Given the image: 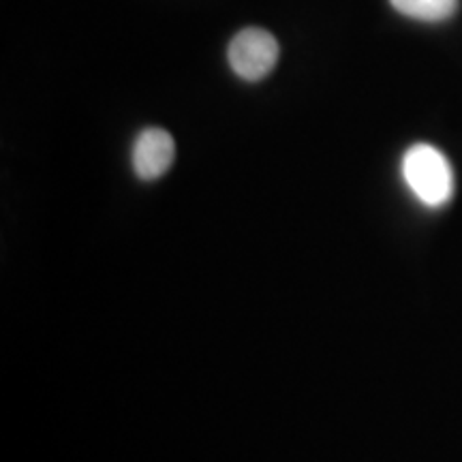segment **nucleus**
I'll return each instance as SVG.
<instances>
[{
    "label": "nucleus",
    "instance_id": "obj_1",
    "mask_svg": "<svg viewBox=\"0 0 462 462\" xmlns=\"http://www.w3.org/2000/svg\"><path fill=\"white\" fill-rule=\"evenodd\" d=\"M402 178L421 204L446 206L454 195V171L446 154L430 143H415L402 157Z\"/></svg>",
    "mask_w": 462,
    "mask_h": 462
},
{
    "label": "nucleus",
    "instance_id": "obj_2",
    "mask_svg": "<svg viewBox=\"0 0 462 462\" xmlns=\"http://www.w3.org/2000/svg\"><path fill=\"white\" fill-rule=\"evenodd\" d=\"M279 42L263 28H245L231 39L227 50L229 67L246 82H259L268 78L279 62Z\"/></svg>",
    "mask_w": 462,
    "mask_h": 462
},
{
    "label": "nucleus",
    "instance_id": "obj_3",
    "mask_svg": "<svg viewBox=\"0 0 462 462\" xmlns=\"http://www.w3.org/2000/svg\"><path fill=\"white\" fill-rule=\"evenodd\" d=\"M176 157L173 137L163 129H146L133 146V170L142 180H157L170 170Z\"/></svg>",
    "mask_w": 462,
    "mask_h": 462
},
{
    "label": "nucleus",
    "instance_id": "obj_4",
    "mask_svg": "<svg viewBox=\"0 0 462 462\" xmlns=\"http://www.w3.org/2000/svg\"><path fill=\"white\" fill-rule=\"evenodd\" d=\"M398 14L420 22H443L458 11V0H390Z\"/></svg>",
    "mask_w": 462,
    "mask_h": 462
}]
</instances>
